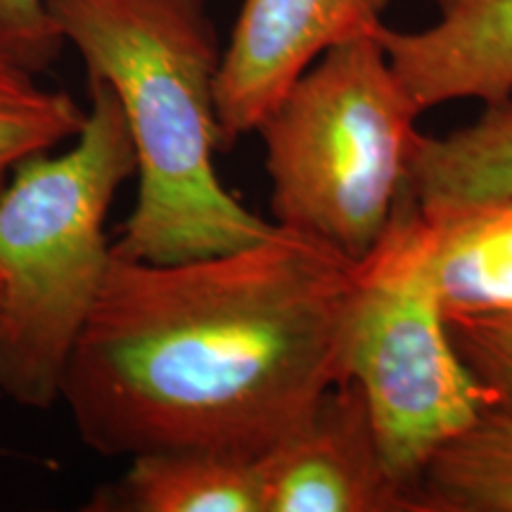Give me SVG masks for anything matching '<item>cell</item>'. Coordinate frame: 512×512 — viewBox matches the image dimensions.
<instances>
[{
  "label": "cell",
  "instance_id": "obj_1",
  "mask_svg": "<svg viewBox=\"0 0 512 512\" xmlns=\"http://www.w3.org/2000/svg\"><path fill=\"white\" fill-rule=\"evenodd\" d=\"M356 264L275 226L183 261L112 249L62 401L91 451H209L259 460L342 382Z\"/></svg>",
  "mask_w": 512,
  "mask_h": 512
},
{
  "label": "cell",
  "instance_id": "obj_2",
  "mask_svg": "<svg viewBox=\"0 0 512 512\" xmlns=\"http://www.w3.org/2000/svg\"><path fill=\"white\" fill-rule=\"evenodd\" d=\"M48 10L88 79L117 98L136 150V207L114 252L164 264L268 238L275 223L216 171L223 48L209 0H48Z\"/></svg>",
  "mask_w": 512,
  "mask_h": 512
},
{
  "label": "cell",
  "instance_id": "obj_3",
  "mask_svg": "<svg viewBox=\"0 0 512 512\" xmlns=\"http://www.w3.org/2000/svg\"><path fill=\"white\" fill-rule=\"evenodd\" d=\"M88 100L67 150L27 159L0 190V394L31 411L62 401L112 261L107 216L136 176L117 98L88 79Z\"/></svg>",
  "mask_w": 512,
  "mask_h": 512
},
{
  "label": "cell",
  "instance_id": "obj_4",
  "mask_svg": "<svg viewBox=\"0 0 512 512\" xmlns=\"http://www.w3.org/2000/svg\"><path fill=\"white\" fill-rule=\"evenodd\" d=\"M420 114L375 34L328 50L256 128L275 226L361 264L406 192Z\"/></svg>",
  "mask_w": 512,
  "mask_h": 512
},
{
  "label": "cell",
  "instance_id": "obj_5",
  "mask_svg": "<svg viewBox=\"0 0 512 512\" xmlns=\"http://www.w3.org/2000/svg\"><path fill=\"white\" fill-rule=\"evenodd\" d=\"M344 380L366 401L389 475L418 498L430 460L496 399L453 342L415 242L408 192L377 247L356 264L342 332Z\"/></svg>",
  "mask_w": 512,
  "mask_h": 512
},
{
  "label": "cell",
  "instance_id": "obj_6",
  "mask_svg": "<svg viewBox=\"0 0 512 512\" xmlns=\"http://www.w3.org/2000/svg\"><path fill=\"white\" fill-rule=\"evenodd\" d=\"M392 0H242L223 48L216 107L223 145L256 133L328 50L375 34Z\"/></svg>",
  "mask_w": 512,
  "mask_h": 512
},
{
  "label": "cell",
  "instance_id": "obj_7",
  "mask_svg": "<svg viewBox=\"0 0 512 512\" xmlns=\"http://www.w3.org/2000/svg\"><path fill=\"white\" fill-rule=\"evenodd\" d=\"M259 477L264 512H425L389 475L366 401L349 380L259 458Z\"/></svg>",
  "mask_w": 512,
  "mask_h": 512
},
{
  "label": "cell",
  "instance_id": "obj_8",
  "mask_svg": "<svg viewBox=\"0 0 512 512\" xmlns=\"http://www.w3.org/2000/svg\"><path fill=\"white\" fill-rule=\"evenodd\" d=\"M418 31L380 24L375 38L420 112L456 100L512 98V0H434Z\"/></svg>",
  "mask_w": 512,
  "mask_h": 512
},
{
  "label": "cell",
  "instance_id": "obj_9",
  "mask_svg": "<svg viewBox=\"0 0 512 512\" xmlns=\"http://www.w3.org/2000/svg\"><path fill=\"white\" fill-rule=\"evenodd\" d=\"M411 223L448 320L512 313V197L441 211L411 200Z\"/></svg>",
  "mask_w": 512,
  "mask_h": 512
},
{
  "label": "cell",
  "instance_id": "obj_10",
  "mask_svg": "<svg viewBox=\"0 0 512 512\" xmlns=\"http://www.w3.org/2000/svg\"><path fill=\"white\" fill-rule=\"evenodd\" d=\"M91 510L264 512L259 460L209 451L140 453L119 482L93 498Z\"/></svg>",
  "mask_w": 512,
  "mask_h": 512
},
{
  "label": "cell",
  "instance_id": "obj_11",
  "mask_svg": "<svg viewBox=\"0 0 512 512\" xmlns=\"http://www.w3.org/2000/svg\"><path fill=\"white\" fill-rule=\"evenodd\" d=\"M406 192L422 211L512 197V98L446 136L420 133Z\"/></svg>",
  "mask_w": 512,
  "mask_h": 512
},
{
  "label": "cell",
  "instance_id": "obj_12",
  "mask_svg": "<svg viewBox=\"0 0 512 512\" xmlns=\"http://www.w3.org/2000/svg\"><path fill=\"white\" fill-rule=\"evenodd\" d=\"M425 512H512V396L496 394L420 479Z\"/></svg>",
  "mask_w": 512,
  "mask_h": 512
},
{
  "label": "cell",
  "instance_id": "obj_13",
  "mask_svg": "<svg viewBox=\"0 0 512 512\" xmlns=\"http://www.w3.org/2000/svg\"><path fill=\"white\" fill-rule=\"evenodd\" d=\"M86 119L67 91L43 86L38 74L0 55V190L19 164L72 143Z\"/></svg>",
  "mask_w": 512,
  "mask_h": 512
},
{
  "label": "cell",
  "instance_id": "obj_14",
  "mask_svg": "<svg viewBox=\"0 0 512 512\" xmlns=\"http://www.w3.org/2000/svg\"><path fill=\"white\" fill-rule=\"evenodd\" d=\"M67 43L50 17L48 0H0V55L41 76Z\"/></svg>",
  "mask_w": 512,
  "mask_h": 512
},
{
  "label": "cell",
  "instance_id": "obj_15",
  "mask_svg": "<svg viewBox=\"0 0 512 512\" xmlns=\"http://www.w3.org/2000/svg\"><path fill=\"white\" fill-rule=\"evenodd\" d=\"M465 363L496 394L512 396V313L448 320Z\"/></svg>",
  "mask_w": 512,
  "mask_h": 512
},
{
  "label": "cell",
  "instance_id": "obj_16",
  "mask_svg": "<svg viewBox=\"0 0 512 512\" xmlns=\"http://www.w3.org/2000/svg\"><path fill=\"white\" fill-rule=\"evenodd\" d=\"M3 453H5V451H3V446H0V456H3Z\"/></svg>",
  "mask_w": 512,
  "mask_h": 512
}]
</instances>
